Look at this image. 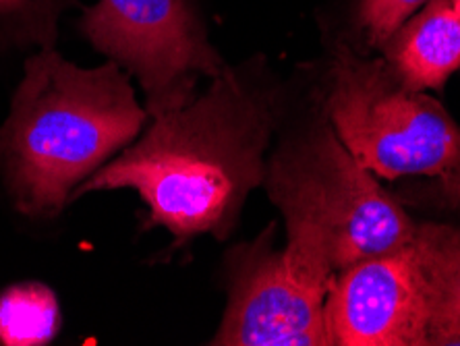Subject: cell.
Instances as JSON below:
<instances>
[{
  "label": "cell",
  "instance_id": "cell-1",
  "mask_svg": "<svg viewBox=\"0 0 460 346\" xmlns=\"http://www.w3.org/2000/svg\"><path fill=\"white\" fill-rule=\"evenodd\" d=\"M282 120V92L263 63L230 67L177 111L147 120L137 139L75 189H131L147 208V226L179 243L209 235L226 241L243 208L263 187Z\"/></svg>",
  "mask_w": 460,
  "mask_h": 346
},
{
  "label": "cell",
  "instance_id": "cell-2",
  "mask_svg": "<svg viewBox=\"0 0 460 346\" xmlns=\"http://www.w3.org/2000/svg\"><path fill=\"white\" fill-rule=\"evenodd\" d=\"M147 120L119 65L81 67L58 46L30 52L0 123V185L13 209L33 222L57 220L81 182L131 146Z\"/></svg>",
  "mask_w": 460,
  "mask_h": 346
},
{
  "label": "cell",
  "instance_id": "cell-3",
  "mask_svg": "<svg viewBox=\"0 0 460 346\" xmlns=\"http://www.w3.org/2000/svg\"><path fill=\"white\" fill-rule=\"evenodd\" d=\"M263 189L280 209L287 241L320 249L336 272L407 247L415 236L417 222L344 147L328 119L270 149Z\"/></svg>",
  "mask_w": 460,
  "mask_h": 346
},
{
  "label": "cell",
  "instance_id": "cell-4",
  "mask_svg": "<svg viewBox=\"0 0 460 346\" xmlns=\"http://www.w3.org/2000/svg\"><path fill=\"white\" fill-rule=\"evenodd\" d=\"M323 111L344 147L376 176L460 171V127L436 98L402 84L388 60L338 49Z\"/></svg>",
  "mask_w": 460,
  "mask_h": 346
},
{
  "label": "cell",
  "instance_id": "cell-5",
  "mask_svg": "<svg viewBox=\"0 0 460 346\" xmlns=\"http://www.w3.org/2000/svg\"><path fill=\"white\" fill-rule=\"evenodd\" d=\"M75 27L137 84L150 119L189 104L201 79L228 69L198 0H96L81 6Z\"/></svg>",
  "mask_w": 460,
  "mask_h": 346
},
{
  "label": "cell",
  "instance_id": "cell-6",
  "mask_svg": "<svg viewBox=\"0 0 460 346\" xmlns=\"http://www.w3.org/2000/svg\"><path fill=\"white\" fill-rule=\"evenodd\" d=\"M270 226L226 255L228 303L214 346H330L326 297L336 274L272 245Z\"/></svg>",
  "mask_w": 460,
  "mask_h": 346
},
{
  "label": "cell",
  "instance_id": "cell-7",
  "mask_svg": "<svg viewBox=\"0 0 460 346\" xmlns=\"http://www.w3.org/2000/svg\"><path fill=\"white\" fill-rule=\"evenodd\" d=\"M429 317L412 241L336 272L326 297L330 346H428Z\"/></svg>",
  "mask_w": 460,
  "mask_h": 346
},
{
  "label": "cell",
  "instance_id": "cell-8",
  "mask_svg": "<svg viewBox=\"0 0 460 346\" xmlns=\"http://www.w3.org/2000/svg\"><path fill=\"white\" fill-rule=\"evenodd\" d=\"M384 49L402 84L439 92L460 69V15L450 0H431L392 33Z\"/></svg>",
  "mask_w": 460,
  "mask_h": 346
},
{
  "label": "cell",
  "instance_id": "cell-9",
  "mask_svg": "<svg viewBox=\"0 0 460 346\" xmlns=\"http://www.w3.org/2000/svg\"><path fill=\"white\" fill-rule=\"evenodd\" d=\"M412 245L429 293L428 346L460 344V226L421 222Z\"/></svg>",
  "mask_w": 460,
  "mask_h": 346
},
{
  "label": "cell",
  "instance_id": "cell-10",
  "mask_svg": "<svg viewBox=\"0 0 460 346\" xmlns=\"http://www.w3.org/2000/svg\"><path fill=\"white\" fill-rule=\"evenodd\" d=\"M63 325L54 290L42 282L13 284L0 293V344L44 346Z\"/></svg>",
  "mask_w": 460,
  "mask_h": 346
},
{
  "label": "cell",
  "instance_id": "cell-11",
  "mask_svg": "<svg viewBox=\"0 0 460 346\" xmlns=\"http://www.w3.org/2000/svg\"><path fill=\"white\" fill-rule=\"evenodd\" d=\"M81 6V0H0V50L57 49L65 15Z\"/></svg>",
  "mask_w": 460,
  "mask_h": 346
},
{
  "label": "cell",
  "instance_id": "cell-12",
  "mask_svg": "<svg viewBox=\"0 0 460 346\" xmlns=\"http://www.w3.org/2000/svg\"><path fill=\"white\" fill-rule=\"evenodd\" d=\"M431 0H361L358 23L371 46H384L411 15Z\"/></svg>",
  "mask_w": 460,
  "mask_h": 346
},
{
  "label": "cell",
  "instance_id": "cell-13",
  "mask_svg": "<svg viewBox=\"0 0 460 346\" xmlns=\"http://www.w3.org/2000/svg\"><path fill=\"white\" fill-rule=\"evenodd\" d=\"M431 193H434V198L442 203V206L460 216V171L436 176Z\"/></svg>",
  "mask_w": 460,
  "mask_h": 346
},
{
  "label": "cell",
  "instance_id": "cell-14",
  "mask_svg": "<svg viewBox=\"0 0 460 346\" xmlns=\"http://www.w3.org/2000/svg\"><path fill=\"white\" fill-rule=\"evenodd\" d=\"M450 3H452V6H455V9H456L458 15H460V0H450Z\"/></svg>",
  "mask_w": 460,
  "mask_h": 346
}]
</instances>
